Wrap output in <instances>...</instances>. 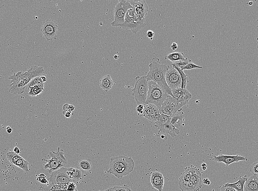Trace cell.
<instances>
[{
    "instance_id": "f5cc1de1",
    "label": "cell",
    "mask_w": 258,
    "mask_h": 191,
    "mask_svg": "<svg viewBox=\"0 0 258 191\" xmlns=\"http://www.w3.org/2000/svg\"><path fill=\"white\" fill-rule=\"evenodd\" d=\"M12 128H10L9 129L7 130V133H12Z\"/></svg>"
},
{
    "instance_id": "4316f807",
    "label": "cell",
    "mask_w": 258,
    "mask_h": 191,
    "mask_svg": "<svg viewBox=\"0 0 258 191\" xmlns=\"http://www.w3.org/2000/svg\"><path fill=\"white\" fill-rule=\"evenodd\" d=\"M182 119L183 117L181 115L176 113L170 116L169 121L172 126L179 129V127H181V122Z\"/></svg>"
},
{
    "instance_id": "ba28073f",
    "label": "cell",
    "mask_w": 258,
    "mask_h": 191,
    "mask_svg": "<svg viewBox=\"0 0 258 191\" xmlns=\"http://www.w3.org/2000/svg\"><path fill=\"white\" fill-rule=\"evenodd\" d=\"M67 168H62L52 172L49 178L52 184H66L73 182V180L69 177L67 172Z\"/></svg>"
},
{
    "instance_id": "74e56055",
    "label": "cell",
    "mask_w": 258,
    "mask_h": 191,
    "mask_svg": "<svg viewBox=\"0 0 258 191\" xmlns=\"http://www.w3.org/2000/svg\"><path fill=\"white\" fill-rule=\"evenodd\" d=\"M195 68H200V69H202V68H203V67H201L197 66V65L192 63V61H191L181 70L183 71L185 70H189L195 69Z\"/></svg>"
},
{
    "instance_id": "c3c4849f",
    "label": "cell",
    "mask_w": 258,
    "mask_h": 191,
    "mask_svg": "<svg viewBox=\"0 0 258 191\" xmlns=\"http://www.w3.org/2000/svg\"><path fill=\"white\" fill-rule=\"evenodd\" d=\"M178 45L176 43H173L171 46V48L173 50H175L178 49Z\"/></svg>"
},
{
    "instance_id": "603a6c76",
    "label": "cell",
    "mask_w": 258,
    "mask_h": 191,
    "mask_svg": "<svg viewBox=\"0 0 258 191\" xmlns=\"http://www.w3.org/2000/svg\"><path fill=\"white\" fill-rule=\"evenodd\" d=\"M113 81L109 75L103 76L101 78L99 85L101 88L106 92L111 89L113 85Z\"/></svg>"
},
{
    "instance_id": "f35d334b",
    "label": "cell",
    "mask_w": 258,
    "mask_h": 191,
    "mask_svg": "<svg viewBox=\"0 0 258 191\" xmlns=\"http://www.w3.org/2000/svg\"><path fill=\"white\" fill-rule=\"evenodd\" d=\"M258 161L254 162V163L252 164L249 169L250 172L253 174V175H258Z\"/></svg>"
},
{
    "instance_id": "816d5d0a",
    "label": "cell",
    "mask_w": 258,
    "mask_h": 191,
    "mask_svg": "<svg viewBox=\"0 0 258 191\" xmlns=\"http://www.w3.org/2000/svg\"><path fill=\"white\" fill-rule=\"evenodd\" d=\"M120 56L118 55H115L114 56V59L118 60Z\"/></svg>"
},
{
    "instance_id": "e0dca14e",
    "label": "cell",
    "mask_w": 258,
    "mask_h": 191,
    "mask_svg": "<svg viewBox=\"0 0 258 191\" xmlns=\"http://www.w3.org/2000/svg\"><path fill=\"white\" fill-rule=\"evenodd\" d=\"M150 182L152 185L158 191H163L164 188L165 179L163 174L159 172H155L152 173Z\"/></svg>"
},
{
    "instance_id": "f546056e",
    "label": "cell",
    "mask_w": 258,
    "mask_h": 191,
    "mask_svg": "<svg viewBox=\"0 0 258 191\" xmlns=\"http://www.w3.org/2000/svg\"><path fill=\"white\" fill-rule=\"evenodd\" d=\"M179 188L181 191H198L199 190L192 181H189L185 184L179 185Z\"/></svg>"
},
{
    "instance_id": "8992f818",
    "label": "cell",
    "mask_w": 258,
    "mask_h": 191,
    "mask_svg": "<svg viewBox=\"0 0 258 191\" xmlns=\"http://www.w3.org/2000/svg\"><path fill=\"white\" fill-rule=\"evenodd\" d=\"M136 82L133 89V94L138 105L145 104L148 91V83L146 76L137 77L136 78Z\"/></svg>"
},
{
    "instance_id": "91938a15",
    "label": "cell",
    "mask_w": 258,
    "mask_h": 191,
    "mask_svg": "<svg viewBox=\"0 0 258 191\" xmlns=\"http://www.w3.org/2000/svg\"></svg>"
},
{
    "instance_id": "f6af8a7d",
    "label": "cell",
    "mask_w": 258,
    "mask_h": 191,
    "mask_svg": "<svg viewBox=\"0 0 258 191\" xmlns=\"http://www.w3.org/2000/svg\"><path fill=\"white\" fill-rule=\"evenodd\" d=\"M155 33L152 31L149 30L147 32V37L150 38V40H153V37L155 36Z\"/></svg>"
},
{
    "instance_id": "83f0119b",
    "label": "cell",
    "mask_w": 258,
    "mask_h": 191,
    "mask_svg": "<svg viewBox=\"0 0 258 191\" xmlns=\"http://www.w3.org/2000/svg\"><path fill=\"white\" fill-rule=\"evenodd\" d=\"M191 167L188 168L182 173L179 181V185L185 184L190 181Z\"/></svg>"
},
{
    "instance_id": "7bdbcfd3",
    "label": "cell",
    "mask_w": 258,
    "mask_h": 191,
    "mask_svg": "<svg viewBox=\"0 0 258 191\" xmlns=\"http://www.w3.org/2000/svg\"><path fill=\"white\" fill-rule=\"evenodd\" d=\"M221 191H237V190L233 188L225 187V186H223L221 189Z\"/></svg>"
},
{
    "instance_id": "7dc6e473",
    "label": "cell",
    "mask_w": 258,
    "mask_h": 191,
    "mask_svg": "<svg viewBox=\"0 0 258 191\" xmlns=\"http://www.w3.org/2000/svg\"><path fill=\"white\" fill-rule=\"evenodd\" d=\"M39 80L40 83H44L47 81V78L45 76H40L39 78Z\"/></svg>"
},
{
    "instance_id": "d6986e66",
    "label": "cell",
    "mask_w": 258,
    "mask_h": 191,
    "mask_svg": "<svg viewBox=\"0 0 258 191\" xmlns=\"http://www.w3.org/2000/svg\"><path fill=\"white\" fill-rule=\"evenodd\" d=\"M258 175H253L248 178L244 186V191H258Z\"/></svg>"
},
{
    "instance_id": "ab89813d",
    "label": "cell",
    "mask_w": 258,
    "mask_h": 191,
    "mask_svg": "<svg viewBox=\"0 0 258 191\" xmlns=\"http://www.w3.org/2000/svg\"><path fill=\"white\" fill-rule=\"evenodd\" d=\"M40 77V76L35 77L31 80L30 82H29L27 85H28V88L35 86L36 85L39 84L41 83L40 82L39 80V78Z\"/></svg>"
},
{
    "instance_id": "e575fe53",
    "label": "cell",
    "mask_w": 258,
    "mask_h": 191,
    "mask_svg": "<svg viewBox=\"0 0 258 191\" xmlns=\"http://www.w3.org/2000/svg\"><path fill=\"white\" fill-rule=\"evenodd\" d=\"M107 190L108 191H132L130 187L127 185H124L122 186H115L109 188Z\"/></svg>"
},
{
    "instance_id": "680465c9",
    "label": "cell",
    "mask_w": 258,
    "mask_h": 191,
    "mask_svg": "<svg viewBox=\"0 0 258 191\" xmlns=\"http://www.w3.org/2000/svg\"><path fill=\"white\" fill-rule=\"evenodd\" d=\"M103 191H108V190H107V189H106V190H103Z\"/></svg>"
},
{
    "instance_id": "4dcf8cb0",
    "label": "cell",
    "mask_w": 258,
    "mask_h": 191,
    "mask_svg": "<svg viewBox=\"0 0 258 191\" xmlns=\"http://www.w3.org/2000/svg\"><path fill=\"white\" fill-rule=\"evenodd\" d=\"M39 191H61L59 185L47 184V186H40L39 187Z\"/></svg>"
},
{
    "instance_id": "44dd1931",
    "label": "cell",
    "mask_w": 258,
    "mask_h": 191,
    "mask_svg": "<svg viewBox=\"0 0 258 191\" xmlns=\"http://www.w3.org/2000/svg\"><path fill=\"white\" fill-rule=\"evenodd\" d=\"M44 72V68L42 67L33 66L29 68L26 72L31 80L35 78L39 77Z\"/></svg>"
},
{
    "instance_id": "4fadbf2b",
    "label": "cell",
    "mask_w": 258,
    "mask_h": 191,
    "mask_svg": "<svg viewBox=\"0 0 258 191\" xmlns=\"http://www.w3.org/2000/svg\"><path fill=\"white\" fill-rule=\"evenodd\" d=\"M171 92L181 108L187 104L192 98V94L186 89H183L181 88H178L171 89Z\"/></svg>"
},
{
    "instance_id": "7402d4cb",
    "label": "cell",
    "mask_w": 258,
    "mask_h": 191,
    "mask_svg": "<svg viewBox=\"0 0 258 191\" xmlns=\"http://www.w3.org/2000/svg\"><path fill=\"white\" fill-rule=\"evenodd\" d=\"M248 178L246 175L244 176H241L237 182L234 183L227 182L224 184L223 186L233 188L237 191H244V186Z\"/></svg>"
},
{
    "instance_id": "52a82bcc",
    "label": "cell",
    "mask_w": 258,
    "mask_h": 191,
    "mask_svg": "<svg viewBox=\"0 0 258 191\" xmlns=\"http://www.w3.org/2000/svg\"><path fill=\"white\" fill-rule=\"evenodd\" d=\"M131 7L130 1H119L114 9V21L111 24H122L124 23L126 14Z\"/></svg>"
},
{
    "instance_id": "f1b7e54d",
    "label": "cell",
    "mask_w": 258,
    "mask_h": 191,
    "mask_svg": "<svg viewBox=\"0 0 258 191\" xmlns=\"http://www.w3.org/2000/svg\"><path fill=\"white\" fill-rule=\"evenodd\" d=\"M172 66H173V68H174L178 71L180 76H181V88L183 89H186V86L189 82V80H188V75H186L183 72V71H182L180 68L177 67H176L174 66V65H172Z\"/></svg>"
},
{
    "instance_id": "681fc988",
    "label": "cell",
    "mask_w": 258,
    "mask_h": 191,
    "mask_svg": "<svg viewBox=\"0 0 258 191\" xmlns=\"http://www.w3.org/2000/svg\"><path fill=\"white\" fill-rule=\"evenodd\" d=\"M13 152H15V153L18 154H19L21 153V151H20L19 149L17 147H15V148H14Z\"/></svg>"
},
{
    "instance_id": "277c9868",
    "label": "cell",
    "mask_w": 258,
    "mask_h": 191,
    "mask_svg": "<svg viewBox=\"0 0 258 191\" xmlns=\"http://www.w3.org/2000/svg\"><path fill=\"white\" fill-rule=\"evenodd\" d=\"M49 159L43 158L42 161H46V164L43 165L44 168L48 170V172L52 173V172L64 167L67 164V161L64 156L63 151L58 147L56 152H50Z\"/></svg>"
},
{
    "instance_id": "60d3db41",
    "label": "cell",
    "mask_w": 258,
    "mask_h": 191,
    "mask_svg": "<svg viewBox=\"0 0 258 191\" xmlns=\"http://www.w3.org/2000/svg\"><path fill=\"white\" fill-rule=\"evenodd\" d=\"M74 108L75 107L74 105L68 104H65L63 108V111H69L72 112L74 110Z\"/></svg>"
},
{
    "instance_id": "cb8c5ba5",
    "label": "cell",
    "mask_w": 258,
    "mask_h": 191,
    "mask_svg": "<svg viewBox=\"0 0 258 191\" xmlns=\"http://www.w3.org/2000/svg\"><path fill=\"white\" fill-rule=\"evenodd\" d=\"M67 168V172L68 176L71 179L78 181L83 179L82 172L80 169L75 167H69Z\"/></svg>"
},
{
    "instance_id": "836d02e7",
    "label": "cell",
    "mask_w": 258,
    "mask_h": 191,
    "mask_svg": "<svg viewBox=\"0 0 258 191\" xmlns=\"http://www.w3.org/2000/svg\"><path fill=\"white\" fill-rule=\"evenodd\" d=\"M170 116H168L161 114L155 121V124L164 125L169 121Z\"/></svg>"
},
{
    "instance_id": "5bb4252c",
    "label": "cell",
    "mask_w": 258,
    "mask_h": 191,
    "mask_svg": "<svg viewBox=\"0 0 258 191\" xmlns=\"http://www.w3.org/2000/svg\"><path fill=\"white\" fill-rule=\"evenodd\" d=\"M213 160L216 162H223L226 166H228L233 163H237L239 161H247L248 159L245 157L238 155L229 156L220 154L218 156H214Z\"/></svg>"
},
{
    "instance_id": "11a10c76",
    "label": "cell",
    "mask_w": 258,
    "mask_h": 191,
    "mask_svg": "<svg viewBox=\"0 0 258 191\" xmlns=\"http://www.w3.org/2000/svg\"><path fill=\"white\" fill-rule=\"evenodd\" d=\"M206 167H207L206 166H205V167H202V169H203V171L206 170V168H207Z\"/></svg>"
},
{
    "instance_id": "7a4b0ae2",
    "label": "cell",
    "mask_w": 258,
    "mask_h": 191,
    "mask_svg": "<svg viewBox=\"0 0 258 191\" xmlns=\"http://www.w3.org/2000/svg\"><path fill=\"white\" fill-rule=\"evenodd\" d=\"M109 167L107 172L119 179L128 175L134 170L135 163L131 157L120 156L110 160Z\"/></svg>"
},
{
    "instance_id": "db71d44e",
    "label": "cell",
    "mask_w": 258,
    "mask_h": 191,
    "mask_svg": "<svg viewBox=\"0 0 258 191\" xmlns=\"http://www.w3.org/2000/svg\"><path fill=\"white\" fill-rule=\"evenodd\" d=\"M248 4L250 6L253 5V1H249V2L248 3Z\"/></svg>"
},
{
    "instance_id": "d4e9b609",
    "label": "cell",
    "mask_w": 258,
    "mask_h": 191,
    "mask_svg": "<svg viewBox=\"0 0 258 191\" xmlns=\"http://www.w3.org/2000/svg\"><path fill=\"white\" fill-rule=\"evenodd\" d=\"M164 58L166 60H169L173 63L179 60H184L186 58L183 53L177 52L169 54L165 56Z\"/></svg>"
},
{
    "instance_id": "7c38bea8",
    "label": "cell",
    "mask_w": 258,
    "mask_h": 191,
    "mask_svg": "<svg viewBox=\"0 0 258 191\" xmlns=\"http://www.w3.org/2000/svg\"><path fill=\"white\" fill-rule=\"evenodd\" d=\"M111 24L114 27L120 28L126 30H130L134 34H136L139 30L144 27L138 24L133 18L129 17L127 14L125 15L124 23L122 24Z\"/></svg>"
},
{
    "instance_id": "bcb514c9",
    "label": "cell",
    "mask_w": 258,
    "mask_h": 191,
    "mask_svg": "<svg viewBox=\"0 0 258 191\" xmlns=\"http://www.w3.org/2000/svg\"><path fill=\"white\" fill-rule=\"evenodd\" d=\"M72 112L69 111H63V114L67 118H69L71 116Z\"/></svg>"
},
{
    "instance_id": "6da1fadb",
    "label": "cell",
    "mask_w": 258,
    "mask_h": 191,
    "mask_svg": "<svg viewBox=\"0 0 258 191\" xmlns=\"http://www.w3.org/2000/svg\"><path fill=\"white\" fill-rule=\"evenodd\" d=\"M169 67L168 65L162 64L159 58L154 57L149 65V71L146 77L147 82L152 80L155 82L165 92L173 97L171 89L168 86L165 79V74Z\"/></svg>"
},
{
    "instance_id": "8fae6325",
    "label": "cell",
    "mask_w": 258,
    "mask_h": 191,
    "mask_svg": "<svg viewBox=\"0 0 258 191\" xmlns=\"http://www.w3.org/2000/svg\"><path fill=\"white\" fill-rule=\"evenodd\" d=\"M165 79L168 86L171 89L181 88V80L179 73L174 68L169 70L165 74Z\"/></svg>"
},
{
    "instance_id": "9c48e42d",
    "label": "cell",
    "mask_w": 258,
    "mask_h": 191,
    "mask_svg": "<svg viewBox=\"0 0 258 191\" xmlns=\"http://www.w3.org/2000/svg\"><path fill=\"white\" fill-rule=\"evenodd\" d=\"M58 26L57 22L51 19L47 20L42 26L41 31L48 41L56 40Z\"/></svg>"
},
{
    "instance_id": "9a60e30c",
    "label": "cell",
    "mask_w": 258,
    "mask_h": 191,
    "mask_svg": "<svg viewBox=\"0 0 258 191\" xmlns=\"http://www.w3.org/2000/svg\"><path fill=\"white\" fill-rule=\"evenodd\" d=\"M161 114L160 110L155 105L150 104L144 105L143 116L148 120L155 122Z\"/></svg>"
},
{
    "instance_id": "3957f363",
    "label": "cell",
    "mask_w": 258,
    "mask_h": 191,
    "mask_svg": "<svg viewBox=\"0 0 258 191\" xmlns=\"http://www.w3.org/2000/svg\"><path fill=\"white\" fill-rule=\"evenodd\" d=\"M147 83L148 91L145 104H153L160 111L162 105L169 95L165 92L155 82L150 80Z\"/></svg>"
},
{
    "instance_id": "1f68e13d",
    "label": "cell",
    "mask_w": 258,
    "mask_h": 191,
    "mask_svg": "<svg viewBox=\"0 0 258 191\" xmlns=\"http://www.w3.org/2000/svg\"><path fill=\"white\" fill-rule=\"evenodd\" d=\"M29 163L27 161L25 160L24 158H22L19 160H18L17 161L16 163L15 164V165L17 167L19 168H20L22 169V170L25 172L26 173H27L29 171V170L28 168Z\"/></svg>"
},
{
    "instance_id": "d6a6232c",
    "label": "cell",
    "mask_w": 258,
    "mask_h": 191,
    "mask_svg": "<svg viewBox=\"0 0 258 191\" xmlns=\"http://www.w3.org/2000/svg\"><path fill=\"white\" fill-rule=\"evenodd\" d=\"M7 158L11 163L15 165L17 161L22 158L19 155L17 154L13 151H9L7 153Z\"/></svg>"
},
{
    "instance_id": "484cf974",
    "label": "cell",
    "mask_w": 258,
    "mask_h": 191,
    "mask_svg": "<svg viewBox=\"0 0 258 191\" xmlns=\"http://www.w3.org/2000/svg\"><path fill=\"white\" fill-rule=\"evenodd\" d=\"M44 83H40L29 88V95L32 97L38 96L44 91Z\"/></svg>"
},
{
    "instance_id": "5b68a950",
    "label": "cell",
    "mask_w": 258,
    "mask_h": 191,
    "mask_svg": "<svg viewBox=\"0 0 258 191\" xmlns=\"http://www.w3.org/2000/svg\"><path fill=\"white\" fill-rule=\"evenodd\" d=\"M10 80V88L9 92L12 94H23L26 85L31 80L26 75L25 72H18L11 75L9 78Z\"/></svg>"
},
{
    "instance_id": "b9f144b4",
    "label": "cell",
    "mask_w": 258,
    "mask_h": 191,
    "mask_svg": "<svg viewBox=\"0 0 258 191\" xmlns=\"http://www.w3.org/2000/svg\"><path fill=\"white\" fill-rule=\"evenodd\" d=\"M144 105H139L136 108V111L138 113V115L139 116H143L144 113Z\"/></svg>"
},
{
    "instance_id": "ee69618b",
    "label": "cell",
    "mask_w": 258,
    "mask_h": 191,
    "mask_svg": "<svg viewBox=\"0 0 258 191\" xmlns=\"http://www.w3.org/2000/svg\"><path fill=\"white\" fill-rule=\"evenodd\" d=\"M134 10H135L134 8H133V7H131V8H130L129 9L128 12H127L126 14L129 17H130V18H133Z\"/></svg>"
},
{
    "instance_id": "8d00e7d4",
    "label": "cell",
    "mask_w": 258,
    "mask_h": 191,
    "mask_svg": "<svg viewBox=\"0 0 258 191\" xmlns=\"http://www.w3.org/2000/svg\"><path fill=\"white\" fill-rule=\"evenodd\" d=\"M80 168L84 171H89L91 170V164L89 161L84 160L79 163Z\"/></svg>"
},
{
    "instance_id": "d590c367",
    "label": "cell",
    "mask_w": 258,
    "mask_h": 191,
    "mask_svg": "<svg viewBox=\"0 0 258 191\" xmlns=\"http://www.w3.org/2000/svg\"><path fill=\"white\" fill-rule=\"evenodd\" d=\"M191 61H192L191 60L187 58H186L184 60L173 62L172 64V65H174V66L176 67H177L181 70Z\"/></svg>"
},
{
    "instance_id": "30bf717a",
    "label": "cell",
    "mask_w": 258,
    "mask_h": 191,
    "mask_svg": "<svg viewBox=\"0 0 258 191\" xmlns=\"http://www.w3.org/2000/svg\"><path fill=\"white\" fill-rule=\"evenodd\" d=\"M181 109L176 99L169 96L162 105L160 113L165 115L171 116L180 111Z\"/></svg>"
},
{
    "instance_id": "ac0fdd59",
    "label": "cell",
    "mask_w": 258,
    "mask_h": 191,
    "mask_svg": "<svg viewBox=\"0 0 258 191\" xmlns=\"http://www.w3.org/2000/svg\"><path fill=\"white\" fill-rule=\"evenodd\" d=\"M155 127L159 130L158 134H159L160 133L163 132L167 134H169L173 138H174L176 135L179 134V129L172 126L169 120L167 124L164 125L155 124Z\"/></svg>"
},
{
    "instance_id": "2e32d148",
    "label": "cell",
    "mask_w": 258,
    "mask_h": 191,
    "mask_svg": "<svg viewBox=\"0 0 258 191\" xmlns=\"http://www.w3.org/2000/svg\"><path fill=\"white\" fill-rule=\"evenodd\" d=\"M130 4L141 18L145 20L149 11V7L144 1H130Z\"/></svg>"
},
{
    "instance_id": "f907efd6",
    "label": "cell",
    "mask_w": 258,
    "mask_h": 191,
    "mask_svg": "<svg viewBox=\"0 0 258 191\" xmlns=\"http://www.w3.org/2000/svg\"><path fill=\"white\" fill-rule=\"evenodd\" d=\"M40 183L43 184H49V181L46 179V178L43 179L40 181Z\"/></svg>"
},
{
    "instance_id": "6f0895ef",
    "label": "cell",
    "mask_w": 258,
    "mask_h": 191,
    "mask_svg": "<svg viewBox=\"0 0 258 191\" xmlns=\"http://www.w3.org/2000/svg\"><path fill=\"white\" fill-rule=\"evenodd\" d=\"M10 127L8 126V127H7V130H8V129H10Z\"/></svg>"
},
{
    "instance_id": "ffe728a7",
    "label": "cell",
    "mask_w": 258,
    "mask_h": 191,
    "mask_svg": "<svg viewBox=\"0 0 258 191\" xmlns=\"http://www.w3.org/2000/svg\"><path fill=\"white\" fill-rule=\"evenodd\" d=\"M190 181L196 186L199 190L202 187L201 173L198 169L191 167Z\"/></svg>"
},
{
    "instance_id": "9f6ffc18",
    "label": "cell",
    "mask_w": 258,
    "mask_h": 191,
    "mask_svg": "<svg viewBox=\"0 0 258 191\" xmlns=\"http://www.w3.org/2000/svg\"><path fill=\"white\" fill-rule=\"evenodd\" d=\"M201 166L202 167H205V166H206V164L205 163H203L202 164Z\"/></svg>"
}]
</instances>
